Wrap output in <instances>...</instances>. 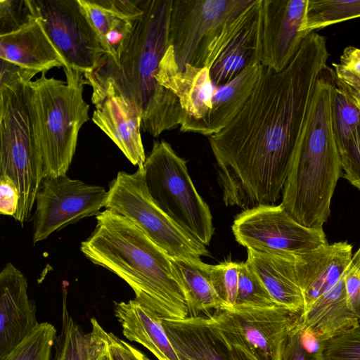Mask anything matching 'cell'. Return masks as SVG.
<instances>
[{"label": "cell", "instance_id": "obj_33", "mask_svg": "<svg viewBox=\"0 0 360 360\" xmlns=\"http://www.w3.org/2000/svg\"><path fill=\"white\" fill-rule=\"evenodd\" d=\"M239 263L227 260L217 265H210V275L212 285L226 307L236 304L238 282Z\"/></svg>", "mask_w": 360, "mask_h": 360}, {"label": "cell", "instance_id": "obj_23", "mask_svg": "<svg viewBox=\"0 0 360 360\" xmlns=\"http://www.w3.org/2000/svg\"><path fill=\"white\" fill-rule=\"evenodd\" d=\"M114 314L123 335L141 344L158 360H179L165 328L162 320L135 300L115 302Z\"/></svg>", "mask_w": 360, "mask_h": 360}, {"label": "cell", "instance_id": "obj_7", "mask_svg": "<svg viewBox=\"0 0 360 360\" xmlns=\"http://www.w3.org/2000/svg\"><path fill=\"white\" fill-rule=\"evenodd\" d=\"M142 167L156 205L190 237L209 245L214 232L212 216L195 189L186 161L169 143L156 141Z\"/></svg>", "mask_w": 360, "mask_h": 360}, {"label": "cell", "instance_id": "obj_30", "mask_svg": "<svg viewBox=\"0 0 360 360\" xmlns=\"http://www.w3.org/2000/svg\"><path fill=\"white\" fill-rule=\"evenodd\" d=\"M323 344L299 320L285 341L281 360H323Z\"/></svg>", "mask_w": 360, "mask_h": 360}, {"label": "cell", "instance_id": "obj_3", "mask_svg": "<svg viewBox=\"0 0 360 360\" xmlns=\"http://www.w3.org/2000/svg\"><path fill=\"white\" fill-rule=\"evenodd\" d=\"M96 219L94 231L81 243L84 255L125 281L134 300L162 320L189 316L171 258L127 217L105 209Z\"/></svg>", "mask_w": 360, "mask_h": 360}, {"label": "cell", "instance_id": "obj_34", "mask_svg": "<svg viewBox=\"0 0 360 360\" xmlns=\"http://www.w3.org/2000/svg\"><path fill=\"white\" fill-rule=\"evenodd\" d=\"M336 85L340 89L360 94V49L349 46L344 49L339 63H333Z\"/></svg>", "mask_w": 360, "mask_h": 360}, {"label": "cell", "instance_id": "obj_6", "mask_svg": "<svg viewBox=\"0 0 360 360\" xmlns=\"http://www.w3.org/2000/svg\"><path fill=\"white\" fill-rule=\"evenodd\" d=\"M37 72L1 59L0 174L8 176L20 194L14 219H30L44 178L41 154L36 144L26 98V85Z\"/></svg>", "mask_w": 360, "mask_h": 360}, {"label": "cell", "instance_id": "obj_16", "mask_svg": "<svg viewBox=\"0 0 360 360\" xmlns=\"http://www.w3.org/2000/svg\"><path fill=\"white\" fill-rule=\"evenodd\" d=\"M156 79L179 100L181 110L180 131L202 134L217 87L211 79L208 68L188 64L179 70L169 46L161 60Z\"/></svg>", "mask_w": 360, "mask_h": 360}, {"label": "cell", "instance_id": "obj_25", "mask_svg": "<svg viewBox=\"0 0 360 360\" xmlns=\"http://www.w3.org/2000/svg\"><path fill=\"white\" fill-rule=\"evenodd\" d=\"M262 69L261 63L249 67L228 84L217 87L202 135L209 137L219 132L236 115L253 91Z\"/></svg>", "mask_w": 360, "mask_h": 360}, {"label": "cell", "instance_id": "obj_2", "mask_svg": "<svg viewBox=\"0 0 360 360\" xmlns=\"http://www.w3.org/2000/svg\"><path fill=\"white\" fill-rule=\"evenodd\" d=\"M172 0H142V15L118 56H105L91 73L84 74L92 87L94 105L113 96H122L139 110L141 130L153 137L180 126L177 97L161 86L156 77L170 46L169 25Z\"/></svg>", "mask_w": 360, "mask_h": 360}, {"label": "cell", "instance_id": "obj_31", "mask_svg": "<svg viewBox=\"0 0 360 360\" xmlns=\"http://www.w3.org/2000/svg\"><path fill=\"white\" fill-rule=\"evenodd\" d=\"M239 282L235 305L270 307L276 305L260 279L246 262L239 263Z\"/></svg>", "mask_w": 360, "mask_h": 360}, {"label": "cell", "instance_id": "obj_18", "mask_svg": "<svg viewBox=\"0 0 360 360\" xmlns=\"http://www.w3.org/2000/svg\"><path fill=\"white\" fill-rule=\"evenodd\" d=\"M294 257L304 311L342 276L352 257V245L347 241L328 243Z\"/></svg>", "mask_w": 360, "mask_h": 360}, {"label": "cell", "instance_id": "obj_17", "mask_svg": "<svg viewBox=\"0 0 360 360\" xmlns=\"http://www.w3.org/2000/svg\"><path fill=\"white\" fill-rule=\"evenodd\" d=\"M27 281L11 262L0 273V360L38 324Z\"/></svg>", "mask_w": 360, "mask_h": 360}, {"label": "cell", "instance_id": "obj_40", "mask_svg": "<svg viewBox=\"0 0 360 360\" xmlns=\"http://www.w3.org/2000/svg\"><path fill=\"white\" fill-rule=\"evenodd\" d=\"M107 340L108 350L113 360H150L141 351L112 333H107Z\"/></svg>", "mask_w": 360, "mask_h": 360}, {"label": "cell", "instance_id": "obj_1", "mask_svg": "<svg viewBox=\"0 0 360 360\" xmlns=\"http://www.w3.org/2000/svg\"><path fill=\"white\" fill-rule=\"evenodd\" d=\"M330 56L326 39L309 33L279 72L263 66L250 97L209 136L226 206L243 210L280 198L305 132L316 82Z\"/></svg>", "mask_w": 360, "mask_h": 360}, {"label": "cell", "instance_id": "obj_37", "mask_svg": "<svg viewBox=\"0 0 360 360\" xmlns=\"http://www.w3.org/2000/svg\"><path fill=\"white\" fill-rule=\"evenodd\" d=\"M338 153L345 172L343 177L360 191V126Z\"/></svg>", "mask_w": 360, "mask_h": 360}, {"label": "cell", "instance_id": "obj_29", "mask_svg": "<svg viewBox=\"0 0 360 360\" xmlns=\"http://www.w3.org/2000/svg\"><path fill=\"white\" fill-rule=\"evenodd\" d=\"M332 117L338 151L360 126V110L335 84L333 94Z\"/></svg>", "mask_w": 360, "mask_h": 360}, {"label": "cell", "instance_id": "obj_21", "mask_svg": "<svg viewBox=\"0 0 360 360\" xmlns=\"http://www.w3.org/2000/svg\"><path fill=\"white\" fill-rule=\"evenodd\" d=\"M300 321L304 330L321 342L360 326V320L347 304L344 274L302 313Z\"/></svg>", "mask_w": 360, "mask_h": 360}, {"label": "cell", "instance_id": "obj_20", "mask_svg": "<svg viewBox=\"0 0 360 360\" xmlns=\"http://www.w3.org/2000/svg\"><path fill=\"white\" fill-rule=\"evenodd\" d=\"M0 58L37 72L66 65L35 16L19 30L0 35Z\"/></svg>", "mask_w": 360, "mask_h": 360}, {"label": "cell", "instance_id": "obj_8", "mask_svg": "<svg viewBox=\"0 0 360 360\" xmlns=\"http://www.w3.org/2000/svg\"><path fill=\"white\" fill-rule=\"evenodd\" d=\"M142 167L133 174H117L110 184L105 209L129 219L170 258L190 260L209 256L205 245L186 234L153 202Z\"/></svg>", "mask_w": 360, "mask_h": 360}, {"label": "cell", "instance_id": "obj_9", "mask_svg": "<svg viewBox=\"0 0 360 360\" xmlns=\"http://www.w3.org/2000/svg\"><path fill=\"white\" fill-rule=\"evenodd\" d=\"M301 314L274 305H234L208 316L225 342L248 360H281L285 341Z\"/></svg>", "mask_w": 360, "mask_h": 360}, {"label": "cell", "instance_id": "obj_35", "mask_svg": "<svg viewBox=\"0 0 360 360\" xmlns=\"http://www.w3.org/2000/svg\"><path fill=\"white\" fill-rule=\"evenodd\" d=\"M323 360H360V326L323 342Z\"/></svg>", "mask_w": 360, "mask_h": 360}, {"label": "cell", "instance_id": "obj_41", "mask_svg": "<svg viewBox=\"0 0 360 360\" xmlns=\"http://www.w3.org/2000/svg\"><path fill=\"white\" fill-rule=\"evenodd\" d=\"M93 335L89 360H113L108 350L107 332L95 318L91 319Z\"/></svg>", "mask_w": 360, "mask_h": 360}, {"label": "cell", "instance_id": "obj_4", "mask_svg": "<svg viewBox=\"0 0 360 360\" xmlns=\"http://www.w3.org/2000/svg\"><path fill=\"white\" fill-rule=\"evenodd\" d=\"M334 72L319 77L308 121L283 191L281 205L300 224L323 229L342 171L332 117Z\"/></svg>", "mask_w": 360, "mask_h": 360}, {"label": "cell", "instance_id": "obj_26", "mask_svg": "<svg viewBox=\"0 0 360 360\" xmlns=\"http://www.w3.org/2000/svg\"><path fill=\"white\" fill-rule=\"evenodd\" d=\"M92 341L91 331L84 333L70 315L64 288L61 330L56 340L52 360H89Z\"/></svg>", "mask_w": 360, "mask_h": 360}, {"label": "cell", "instance_id": "obj_42", "mask_svg": "<svg viewBox=\"0 0 360 360\" xmlns=\"http://www.w3.org/2000/svg\"><path fill=\"white\" fill-rule=\"evenodd\" d=\"M342 90L346 94L349 100L360 110V94L347 91L343 89Z\"/></svg>", "mask_w": 360, "mask_h": 360}, {"label": "cell", "instance_id": "obj_12", "mask_svg": "<svg viewBox=\"0 0 360 360\" xmlns=\"http://www.w3.org/2000/svg\"><path fill=\"white\" fill-rule=\"evenodd\" d=\"M33 14L63 57L65 67L92 72L107 51L78 0H30Z\"/></svg>", "mask_w": 360, "mask_h": 360}, {"label": "cell", "instance_id": "obj_14", "mask_svg": "<svg viewBox=\"0 0 360 360\" xmlns=\"http://www.w3.org/2000/svg\"><path fill=\"white\" fill-rule=\"evenodd\" d=\"M260 63V0L228 18L211 41L205 67L213 84L224 86Z\"/></svg>", "mask_w": 360, "mask_h": 360}, {"label": "cell", "instance_id": "obj_10", "mask_svg": "<svg viewBox=\"0 0 360 360\" xmlns=\"http://www.w3.org/2000/svg\"><path fill=\"white\" fill-rule=\"evenodd\" d=\"M252 0H172L169 40L179 70L204 68L207 51L222 24Z\"/></svg>", "mask_w": 360, "mask_h": 360}, {"label": "cell", "instance_id": "obj_5", "mask_svg": "<svg viewBox=\"0 0 360 360\" xmlns=\"http://www.w3.org/2000/svg\"><path fill=\"white\" fill-rule=\"evenodd\" d=\"M66 82L39 78L26 85V98L36 144L41 154L44 176L66 174L75 153L82 126L89 120L83 98L84 73L63 68Z\"/></svg>", "mask_w": 360, "mask_h": 360}, {"label": "cell", "instance_id": "obj_15", "mask_svg": "<svg viewBox=\"0 0 360 360\" xmlns=\"http://www.w3.org/2000/svg\"><path fill=\"white\" fill-rule=\"evenodd\" d=\"M308 0H260V63L284 70L309 34L304 31Z\"/></svg>", "mask_w": 360, "mask_h": 360}, {"label": "cell", "instance_id": "obj_36", "mask_svg": "<svg viewBox=\"0 0 360 360\" xmlns=\"http://www.w3.org/2000/svg\"><path fill=\"white\" fill-rule=\"evenodd\" d=\"M34 17L30 0H1L0 35L19 30Z\"/></svg>", "mask_w": 360, "mask_h": 360}, {"label": "cell", "instance_id": "obj_24", "mask_svg": "<svg viewBox=\"0 0 360 360\" xmlns=\"http://www.w3.org/2000/svg\"><path fill=\"white\" fill-rule=\"evenodd\" d=\"M173 274L181 286L188 307L189 316H206L211 310L226 307L225 302L216 292L210 275V265L200 259L171 258Z\"/></svg>", "mask_w": 360, "mask_h": 360}, {"label": "cell", "instance_id": "obj_39", "mask_svg": "<svg viewBox=\"0 0 360 360\" xmlns=\"http://www.w3.org/2000/svg\"><path fill=\"white\" fill-rule=\"evenodd\" d=\"M20 194L13 181L0 174V213L14 217L17 213Z\"/></svg>", "mask_w": 360, "mask_h": 360}, {"label": "cell", "instance_id": "obj_28", "mask_svg": "<svg viewBox=\"0 0 360 360\" xmlns=\"http://www.w3.org/2000/svg\"><path fill=\"white\" fill-rule=\"evenodd\" d=\"M56 332L53 324L49 322L39 323L1 360H52Z\"/></svg>", "mask_w": 360, "mask_h": 360}, {"label": "cell", "instance_id": "obj_22", "mask_svg": "<svg viewBox=\"0 0 360 360\" xmlns=\"http://www.w3.org/2000/svg\"><path fill=\"white\" fill-rule=\"evenodd\" d=\"M245 262L278 305L302 314L304 301L297 279L294 255H270L248 249Z\"/></svg>", "mask_w": 360, "mask_h": 360}, {"label": "cell", "instance_id": "obj_13", "mask_svg": "<svg viewBox=\"0 0 360 360\" xmlns=\"http://www.w3.org/2000/svg\"><path fill=\"white\" fill-rule=\"evenodd\" d=\"M108 191L66 174L46 176L36 196L33 243L78 221L96 216L105 206Z\"/></svg>", "mask_w": 360, "mask_h": 360}, {"label": "cell", "instance_id": "obj_32", "mask_svg": "<svg viewBox=\"0 0 360 360\" xmlns=\"http://www.w3.org/2000/svg\"><path fill=\"white\" fill-rule=\"evenodd\" d=\"M103 46L106 37L116 29L133 22L107 6L103 0H78Z\"/></svg>", "mask_w": 360, "mask_h": 360}, {"label": "cell", "instance_id": "obj_43", "mask_svg": "<svg viewBox=\"0 0 360 360\" xmlns=\"http://www.w3.org/2000/svg\"><path fill=\"white\" fill-rule=\"evenodd\" d=\"M234 360H248L240 352L233 349Z\"/></svg>", "mask_w": 360, "mask_h": 360}, {"label": "cell", "instance_id": "obj_19", "mask_svg": "<svg viewBox=\"0 0 360 360\" xmlns=\"http://www.w3.org/2000/svg\"><path fill=\"white\" fill-rule=\"evenodd\" d=\"M92 121L116 144L134 165L142 167L146 157L141 136V115L122 96L105 98L95 105Z\"/></svg>", "mask_w": 360, "mask_h": 360}, {"label": "cell", "instance_id": "obj_27", "mask_svg": "<svg viewBox=\"0 0 360 360\" xmlns=\"http://www.w3.org/2000/svg\"><path fill=\"white\" fill-rule=\"evenodd\" d=\"M356 18H360V0H308L304 31L309 34Z\"/></svg>", "mask_w": 360, "mask_h": 360}, {"label": "cell", "instance_id": "obj_11", "mask_svg": "<svg viewBox=\"0 0 360 360\" xmlns=\"http://www.w3.org/2000/svg\"><path fill=\"white\" fill-rule=\"evenodd\" d=\"M236 240L247 250L276 255H295L328 244L323 229L298 223L281 205L243 211L231 226Z\"/></svg>", "mask_w": 360, "mask_h": 360}, {"label": "cell", "instance_id": "obj_38", "mask_svg": "<svg viewBox=\"0 0 360 360\" xmlns=\"http://www.w3.org/2000/svg\"><path fill=\"white\" fill-rule=\"evenodd\" d=\"M347 304L360 320V247L344 273Z\"/></svg>", "mask_w": 360, "mask_h": 360}]
</instances>
